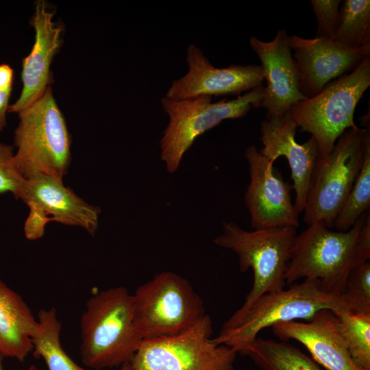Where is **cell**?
I'll return each mask as SVG.
<instances>
[{
  "mask_svg": "<svg viewBox=\"0 0 370 370\" xmlns=\"http://www.w3.org/2000/svg\"><path fill=\"white\" fill-rule=\"evenodd\" d=\"M369 258V210L347 231L314 223L294 238L286 285L300 279L317 280L328 292L341 295L351 271Z\"/></svg>",
  "mask_w": 370,
  "mask_h": 370,
  "instance_id": "obj_1",
  "label": "cell"
},
{
  "mask_svg": "<svg viewBox=\"0 0 370 370\" xmlns=\"http://www.w3.org/2000/svg\"><path fill=\"white\" fill-rule=\"evenodd\" d=\"M80 355L86 368L121 367L129 363L143 338L134 319L133 295L124 286L91 296L80 317Z\"/></svg>",
  "mask_w": 370,
  "mask_h": 370,
  "instance_id": "obj_2",
  "label": "cell"
},
{
  "mask_svg": "<svg viewBox=\"0 0 370 370\" xmlns=\"http://www.w3.org/2000/svg\"><path fill=\"white\" fill-rule=\"evenodd\" d=\"M323 309L347 311L341 295L328 292L317 280L305 279L287 289L263 294L238 318L225 321L212 341L241 354L262 330L282 322L308 321Z\"/></svg>",
  "mask_w": 370,
  "mask_h": 370,
  "instance_id": "obj_3",
  "label": "cell"
},
{
  "mask_svg": "<svg viewBox=\"0 0 370 370\" xmlns=\"http://www.w3.org/2000/svg\"><path fill=\"white\" fill-rule=\"evenodd\" d=\"M16 114L14 163L19 173L24 179L41 174L63 180L71 161V140L51 86Z\"/></svg>",
  "mask_w": 370,
  "mask_h": 370,
  "instance_id": "obj_4",
  "label": "cell"
},
{
  "mask_svg": "<svg viewBox=\"0 0 370 370\" xmlns=\"http://www.w3.org/2000/svg\"><path fill=\"white\" fill-rule=\"evenodd\" d=\"M296 228L289 226L247 231L234 222H223V232L215 238L214 243L237 254L241 272L251 268L254 273L253 285L243 304L226 321L238 318L263 294L284 288Z\"/></svg>",
  "mask_w": 370,
  "mask_h": 370,
  "instance_id": "obj_5",
  "label": "cell"
},
{
  "mask_svg": "<svg viewBox=\"0 0 370 370\" xmlns=\"http://www.w3.org/2000/svg\"><path fill=\"white\" fill-rule=\"evenodd\" d=\"M369 140V123L365 128H348L338 137L330 154L317 157L304 210V221L308 225L322 222L332 229L361 169Z\"/></svg>",
  "mask_w": 370,
  "mask_h": 370,
  "instance_id": "obj_6",
  "label": "cell"
},
{
  "mask_svg": "<svg viewBox=\"0 0 370 370\" xmlns=\"http://www.w3.org/2000/svg\"><path fill=\"white\" fill-rule=\"evenodd\" d=\"M264 86L257 87L233 100L212 103V97L201 95L175 100L163 97L161 106L169 123L160 140V158L169 173L179 168L182 158L194 141L225 119L245 116L261 106Z\"/></svg>",
  "mask_w": 370,
  "mask_h": 370,
  "instance_id": "obj_7",
  "label": "cell"
},
{
  "mask_svg": "<svg viewBox=\"0 0 370 370\" xmlns=\"http://www.w3.org/2000/svg\"><path fill=\"white\" fill-rule=\"evenodd\" d=\"M370 86V58L352 72L328 83L317 95L294 104L289 116L301 128L311 134L317 144L318 156L330 154L348 128L357 127L354 114L357 103Z\"/></svg>",
  "mask_w": 370,
  "mask_h": 370,
  "instance_id": "obj_8",
  "label": "cell"
},
{
  "mask_svg": "<svg viewBox=\"0 0 370 370\" xmlns=\"http://www.w3.org/2000/svg\"><path fill=\"white\" fill-rule=\"evenodd\" d=\"M132 295L134 323L143 339L181 333L206 314L188 280L173 272L156 274Z\"/></svg>",
  "mask_w": 370,
  "mask_h": 370,
  "instance_id": "obj_9",
  "label": "cell"
},
{
  "mask_svg": "<svg viewBox=\"0 0 370 370\" xmlns=\"http://www.w3.org/2000/svg\"><path fill=\"white\" fill-rule=\"evenodd\" d=\"M212 328L204 314L181 333L143 339L130 362L132 370H234L236 352L213 343Z\"/></svg>",
  "mask_w": 370,
  "mask_h": 370,
  "instance_id": "obj_10",
  "label": "cell"
},
{
  "mask_svg": "<svg viewBox=\"0 0 370 370\" xmlns=\"http://www.w3.org/2000/svg\"><path fill=\"white\" fill-rule=\"evenodd\" d=\"M21 199L29 208L23 231L26 238H42L49 221L81 227L94 235L99 226L101 210L90 205L66 186L63 180L46 175L25 179Z\"/></svg>",
  "mask_w": 370,
  "mask_h": 370,
  "instance_id": "obj_11",
  "label": "cell"
},
{
  "mask_svg": "<svg viewBox=\"0 0 370 370\" xmlns=\"http://www.w3.org/2000/svg\"><path fill=\"white\" fill-rule=\"evenodd\" d=\"M245 157L249 166L250 182L244 196L254 230L299 225V212L291 197V186L273 163L255 145L247 147Z\"/></svg>",
  "mask_w": 370,
  "mask_h": 370,
  "instance_id": "obj_12",
  "label": "cell"
},
{
  "mask_svg": "<svg viewBox=\"0 0 370 370\" xmlns=\"http://www.w3.org/2000/svg\"><path fill=\"white\" fill-rule=\"evenodd\" d=\"M188 71L173 80L164 97L181 100L201 95H237L262 85L263 71L259 65H235L214 67L195 45L186 49Z\"/></svg>",
  "mask_w": 370,
  "mask_h": 370,
  "instance_id": "obj_13",
  "label": "cell"
},
{
  "mask_svg": "<svg viewBox=\"0 0 370 370\" xmlns=\"http://www.w3.org/2000/svg\"><path fill=\"white\" fill-rule=\"evenodd\" d=\"M294 50L299 89L306 99L317 95L334 79L353 71L370 56V46L351 48L334 40L288 37Z\"/></svg>",
  "mask_w": 370,
  "mask_h": 370,
  "instance_id": "obj_14",
  "label": "cell"
},
{
  "mask_svg": "<svg viewBox=\"0 0 370 370\" xmlns=\"http://www.w3.org/2000/svg\"><path fill=\"white\" fill-rule=\"evenodd\" d=\"M288 36L279 30L269 42L251 37L249 44L259 57L267 86L264 87L261 106L267 110V120L282 118L292 106L306 98L299 89L297 66L291 55Z\"/></svg>",
  "mask_w": 370,
  "mask_h": 370,
  "instance_id": "obj_15",
  "label": "cell"
},
{
  "mask_svg": "<svg viewBox=\"0 0 370 370\" xmlns=\"http://www.w3.org/2000/svg\"><path fill=\"white\" fill-rule=\"evenodd\" d=\"M53 15L45 1H36L30 21L35 31L34 43L31 52L22 62L21 93L10 105L8 112L17 113L30 106L50 86L51 64L62 43V29L53 21Z\"/></svg>",
  "mask_w": 370,
  "mask_h": 370,
  "instance_id": "obj_16",
  "label": "cell"
},
{
  "mask_svg": "<svg viewBox=\"0 0 370 370\" xmlns=\"http://www.w3.org/2000/svg\"><path fill=\"white\" fill-rule=\"evenodd\" d=\"M296 124L289 114L277 119L263 120L260 124V140L263 147L259 153L273 162L281 156L288 161L293 182L298 212H303L310 177L318 157L317 144L313 136L303 144L295 139Z\"/></svg>",
  "mask_w": 370,
  "mask_h": 370,
  "instance_id": "obj_17",
  "label": "cell"
},
{
  "mask_svg": "<svg viewBox=\"0 0 370 370\" xmlns=\"http://www.w3.org/2000/svg\"><path fill=\"white\" fill-rule=\"evenodd\" d=\"M272 330L282 341L299 342L311 358L327 370H362L353 362L331 310H319L306 323L291 321L275 324Z\"/></svg>",
  "mask_w": 370,
  "mask_h": 370,
  "instance_id": "obj_18",
  "label": "cell"
},
{
  "mask_svg": "<svg viewBox=\"0 0 370 370\" xmlns=\"http://www.w3.org/2000/svg\"><path fill=\"white\" fill-rule=\"evenodd\" d=\"M38 326L21 297L0 280V353L24 361L32 352V338Z\"/></svg>",
  "mask_w": 370,
  "mask_h": 370,
  "instance_id": "obj_19",
  "label": "cell"
},
{
  "mask_svg": "<svg viewBox=\"0 0 370 370\" xmlns=\"http://www.w3.org/2000/svg\"><path fill=\"white\" fill-rule=\"evenodd\" d=\"M38 326L32 336V354L42 358L49 370H92L77 365L66 353L60 343L61 322L54 308L40 310Z\"/></svg>",
  "mask_w": 370,
  "mask_h": 370,
  "instance_id": "obj_20",
  "label": "cell"
},
{
  "mask_svg": "<svg viewBox=\"0 0 370 370\" xmlns=\"http://www.w3.org/2000/svg\"><path fill=\"white\" fill-rule=\"evenodd\" d=\"M262 370H323L312 358L286 341L256 338L241 353Z\"/></svg>",
  "mask_w": 370,
  "mask_h": 370,
  "instance_id": "obj_21",
  "label": "cell"
},
{
  "mask_svg": "<svg viewBox=\"0 0 370 370\" xmlns=\"http://www.w3.org/2000/svg\"><path fill=\"white\" fill-rule=\"evenodd\" d=\"M351 48L370 46V1L345 0L333 39Z\"/></svg>",
  "mask_w": 370,
  "mask_h": 370,
  "instance_id": "obj_22",
  "label": "cell"
},
{
  "mask_svg": "<svg viewBox=\"0 0 370 370\" xmlns=\"http://www.w3.org/2000/svg\"><path fill=\"white\" fill-rule=\"evenodd\" d=\"M333 312L353 362L362 370H370V314Z\"/></svg>",
  "mask_w": 370,
  "mask_h": 370,
  "instance_id": "obj_23",
  "label": "cell"
},
{
  "mask_svg": "<svg viewBox=\"0 0 370 370\" xmlns=\"http://www.w3.org/2000/svg\"><path fill=\"white\" fill-rule=\"evenodd\" d=\"M369 208L370 140L365 146L361 169L332 228L337 231L349 230Z\"/></svg>",
  "mask_w": 370,
  "mask_h": 370,
  "instance_id": "obj_24",
  "label": "cell"
},
{
  "mask_svg": "<svg viewBox=\"0 0 370 370\" xmlns=\"http://www.w3.org/2000/svg\"><path fill=\"white\" fill-rule=\"evenodd\" d=\"M344 306L354 314H370V262L349 273L341 294Z\"/></svg>",
  "mask_w": 370,
  "mask_h": 370,
  "instance_id": "obj_25",
  "label": "cell"
},
{
  "mask_svg": "<svg viewBox=\"0 0 370 370\" xmlns=\"http://www.w3.org/2000/svg\"><path fill=\"white\" fill-rule=\"evenodd\" d=\"M14 147L0 143V195L10 193L18 199L24 179L14 163Z\"/></svg>",
  "mask_w": 370,
  "mask_h": 370,
  "instance_id": "obj_26",
  "label": "cell"
},
{
  "mask_svg": "<svg viewBox=\"0 0 370 370\" xmlns=\"http://www.w3.org/2000/svg\"><path fill=\"white\" fill-rule=\"evenodd\" d=\"M339 0H311L317 21L315 38L332 40L336 32L339 12Z\"/></svg>",
  "mask_w": 370,
  "mask_h": 370,
  "instance_id": "obj_27",
  "label": "cell"
},
{
  "mask_svg": "<svg viewBox=\"0 0 370 370\" xmlns=\"http://www.w3.org/2000/svg\"><path fill=\"white\" fill-rule=\"evenodd\" d=\"M12 89L0 90V132H1L6 124V114L8 112L9 101Z\"/></svg>",
  "mask_w": 370,
  "mask_h": 370,
  "instance_id": "obj_28",
  "label": "cell"
},
{
  "mask_svg": "<svg viewBox=\"0 0 370 370\" xmlns=\"http://www.w3.org/2000/svg\"><path fill=\"white\" fill-rule=\"evenodd\" d=\"M14 71L7 64H0V90L12 89Z\"/></svg>",
  "mask_w": 370,
  "mask_h": 370,
  "instance_id": "obj_29",
  "label": "cell"
},
{
  "mask_svg": "<svg viewBox=\"0 0 370 370\" xmlns=\"http://www.w3.org/2000/svg\"><path fill=\"white\" fill-rule=\"evenodd\" d=\"M5 357L0 353V370H4L3 360ZM27 370H39L34 365H30Z\"/></svg>",
  "mask_w": 370,
  "mask_h": 370,
  "instance_id": "obj_30",
  "label": "cell"
},
{
  "mask_svg": "<svg viewBox=\"0 0 370 370\" xmlns=\"http://www.w3.org/2000/svg\"><path fill=\"white\" fill-rule=\"evenodd\" d=\"M118 370H132L130 362L122 365Z\"/></svg>",
  "mask_w": 370,
  "mask_h": 370,
  "instance_id": "obj_31",
  "label": "cell"
}]
</instances>
